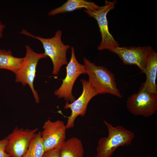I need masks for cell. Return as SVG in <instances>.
I'll return each mask as SVG.
<instances>
[{"instance_id":"6da1fadb","label":"cell","mask_w":157,"mask_h":157,"mask_svg":"<svg viewBox=\"0 0 157 157\" xmlns=\"http://www.w3.org/2000/svg\"><path fill=\"white\" fill-rule=\"evenodd\" d=\"M88 81L98 94L108 93L119 98L123 97L117 88L114 74L104 67L96 65L85 57L83 59Z\"/></svg>"},{"instance_id":"7a4b0ae2","label":"cell","mask_w":157,"mask_h":157,"mask_svg":"<svg viewBox=\"0 0 157 157\" xmlns=\"http://www.w3.org/2000/svg\"><path fill=\"white\" fill-rule=\"evenodd\" d=\"M20 33L36 39L42 43L44 50V53L52 61L53 65L52 73L53 75L58 74L62 67L67 65L68 63L67 52L70 46L63 42L61 39L62 32L60 30L56 31L54 36L50 38L34 35L25 29H23Z\"/></svg>"},{"instance_id":"3957f363","label":"cell","mask_w":157,"mask_h":157,"mask_svg":"<svg viewBox=\"0 0 157 157\" xmlns=\"http://www.w3.org/2000/svg\"><path fill=\"white\" fill-rule=\"evenodd\" d=\"M104 122L108 135L99 139L95 157H110L118 147L131 144L134 138L132 131L123 127L120 125L114 127L104 120Z\"/></svg>"},{"instance_id":"277c9868","label":"cell","mask_w":157,"mask_h":157,"mask_svg":"<svg viewBox=\"0 0 157 157\" xmlns=\"http://www.w3.org/2000/svg\"><path fill=\"white\" fill-rule=\"evenodd\" d=\"M25 56L20 68L15 75V82L21 83L23 86L27 84L30 88L36 103L40 102L37 92L33 85L36 76V68L38 61L47 57L44 53H38L34 51L28 45L25 46Z\"/></svg>"},{"instance_id":"5b68a950","label":"cell","mask_w":157,"mask_h":157,"mask_svg":"<svg viewBox=\"0 0 157 157\" xmlns=\"http://www.w3.org/2000/svg\"><path fill=\"white\" fill-rule=\"evenodd\" d=\"M117 2L116 0H106L103 6H99L97 8L92 10H84L90 17L94 18L97 21L101 38L97 48L98 50L107 49L109 51L119 46L118 43L109 32L107 17L109 12L115 8Z\"/></svg>"},{"instance_id":"8992f818","label":"cell","mask_w":157,"mask_h":157,"mask_svg":"<svg viewBox=\"0 0 157 157\" xmlns=\"http://www.w3.org/2000/svg\"><path fill=\"white\" fill-rule=\"evenodd\" d=\"M126 107L134 115L151 116L157 110V94L149 92L141 85L138 92L128 97Z\"/></svg>"},{"instance_id":"52a82bcc","label":"cell","mask_w":157,"mask_h":157,"mask_svg":"<svg viewBox=\"0 0 157 157\" xmlns=\"http://www.w3.org/2000/svg\"><path fill=\"white\" fill-rule=\"evenodd\" d=\"M71 56L66 67V75L62 80L59 87L54 92V95L58 98H63L66 101L72 103L75 100L72 94V88L78 77L82 74H86L85 66L77 61L75 55L74 47L71 48Z\"/></svg>"},{"instance_id":"ba28073f","label":"cell","mask_w":157,"mask_h":157,"mask_svg":"<svg viewBox=\"0 0 157 157\" xmlns=\"http://www.w3.org/2000/svg\"><path fill=\"white\" fill-rule=\"evenodd\" d=\"M38 129H24L16 127L6 137L8 142L5 151L10 157H22L26 153L30 143Z\"/></svg>"},{"instance_id":"9c48e42d","label":"cell","mask_w":157,"mask_h":157,"mask_svg":"<svg viewBox=\"0 0 157 157\" xmlns=\"http://www.w3.org/2000/svg\"><path fill=\"white\" fill-rule=\"evenodd\" d=\"M83 90L82 94L76 100L71 103L66 101L64 108H69L71 111L70 116L67 117L68 120L66 125L67 129L73 128L76 118L80 115L83 117L85 115L87 106L91 99L98 94L95 90L88 81L82 79Z\"/></svg>"},{"instance_id":"30bf717a","label":"cell","mask_w":157,"mask_h":157,"mask_svg":"<svg viewBox=\"0 0 157 157\" xmlns=\"http://www.w3.org/2000/svg\"><path fill=\"white\" fill-rule=\"evenodd\" d=\"M42 128L41 135L44 152L60 148L65 141L67 129L63 122L60 120L53 122L49 119L44 123Z\"/></svg>"},{"instance_id":"8fae6325","label":"cell","mask_w":157,"mask_h":157,"mask_svg":"<svg viewBox=\"0 0 157 157\" xmlns=\"http://www.w3.org/2000/svg\"><path fill=\"white\" fill-rule=\"evenodd\" d=\"M152 49L150 46L118 47L109 51L117 54L126 65H135L144 73L146 63Z\"/></svg>"},{"instance_id":"7c38bea8","label":"cell","mask_w":157,"mask_h":157,"mask_svg":"<svg viewBox=\"0 0 157 157\" xmlns=\"http://www.w3.org/2000/svg\"><path fill=\"white\" fill-rule=\"evenodd\" d=\"M144 73L146 74V80L142 85L149 92L157 94V53L153 49L147 59Z\"/></svg>"},{"instance_id":"4fadbf2b","label":"cell","mask_w":157,"mask_h":157,"mask_svg":"<svg viewBox=\"0 0 157 157\" xmlns=\"http://www.w3.org/2000/svg\"><path fill=\"white\" fill-rule=\"evenodd\" d=\"M99 6L91 1L85 0H68L62 5L55 8L49 12V16L72 12L75 10L85 8L86 10H92L97 8Z\"/></svg>"},{"instance_id":"5bb4252c","label":"cell","mask_w":157,"mask_h":157,"mask_svg":"<svg viewBox=\"0 0 157 157\" xmlns=\"http://www.w3.org/2000/svg\"><path fill=\"white\" fill-rule=\"evenodd\" d=\"M60 157H83L84 150L81 141L72 137L65 141L60 148Z\"/></svg>"},{"instance_id":"9a60e30c","label":"cell","mask_w":157,"mask_h":157,"mask_svg":"<svg viewBox=\"0 0 157 157\" xmlns=\"http://www.w3.org/2000/svg\"><path fill=\"white\" fill-rule=\"evenodd\" d=\"M24 57L14 56L10 50L0 49V69L8 70L15 74L20 67Z\"/></svg>"},{"instance_id":"2e32d148","label":"cell","mask_w":157,"mask_h":157,"mask_svg":"<svg viewBox=\"0 0 157 157\" xmlns=\"http://www.w3.org/2000/svg\"><path fill=\"white\" fill-rule=\"evenodd\" d=\"M44 152L41 132L39 131L33 136L27 151L22 157H42Z\"/></svg>"},{"instance_id":"e0dca14e","label":"cell","mask_w":157,"mask_h":157,"mask_svg":"<svg viewBox=\"0 0 157 157\" xmlns=\"http://www.w3.org/2000/svg\"><path fill=\"white\" fill-rule=\"evenodd\" d=\"M42 157H60V148H54L45 151Z\"/></svg>"},{"instance_id":"ac0fdd59","label":"cell","mask_w":157,"mask_h":157,"mask_svg":"<svg viewBox=\"0 0 157 157\" xmlns=\"http://www.w3.org/2000/svg\"><path fill=\"white\" fill-rule=\"evenodd\" d=\"M7 142L6 137L0 140V157H10L9 155L5 151V148Z\"/></svg>"},{"instance_id":"d6986e66","label":"cell","mask_w":157,"mask_h":157,"mask_svg":"<svg viewBox=\"0 0 157 157\" xmlns=\"http://www.w3.org/2000/svg\"><path fill=\"white\" fill-rule=\"evenodd\" d=\"M5 28V25L0 20V38H2L3 37V32Z\"/></svg>"}]
</instances>
